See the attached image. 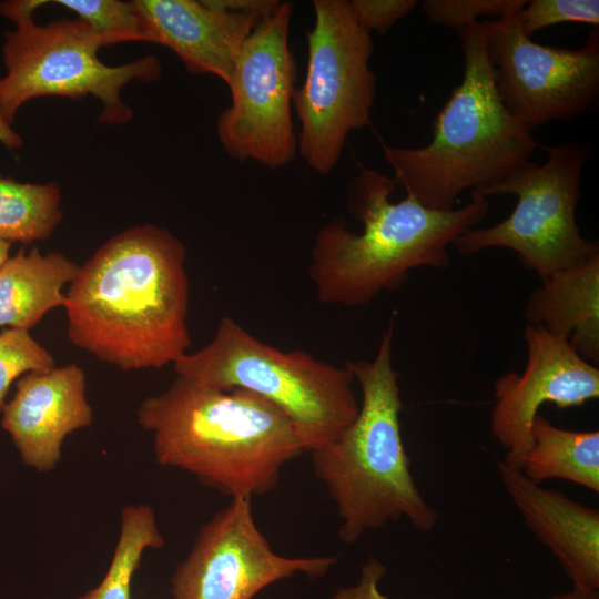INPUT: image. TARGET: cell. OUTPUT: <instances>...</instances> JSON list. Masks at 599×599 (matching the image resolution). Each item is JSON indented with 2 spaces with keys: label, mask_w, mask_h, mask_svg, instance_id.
<instances>
[{
  "label": "cell",
  "mask_w": 599,
  "mask_h": 599,
  "mask_svg": "<svg viewBox=\"0 0 599 599\" xmlns=\"http://www.w3.org/2000/svg\"><path fill=\"white\" fill-rule=\"evenodd\" d=\"M185 258L184 244L153 224L109 238L69 284L70 342L124 372L174 364L191 344Z\"/></svg>",
  "instance_id": "cell-1"
},
{
  "label": "cell",
  "mask_w": 599,
  "mask_h": 599,
  "mask_svg": "<svg viewBox=\"0 0 599 599\" xmlns=\"http://www.w3.org/2000/svg\"><path fill=\"white\" fill-rule=\"evenodd\" d=\"M395 181L362 166L346 194L348 213L363 231L335 217L316 234L308 274L317 300L361 306L384 290H396L410 270L449 265L448 247L489 212L488 197L470 192L460 207L438 211L405 196L393 202Z\"/></svg>",
  "instance_id": "cell-2"
},
{
  "label": "cell",
  "mask_w": 599,
  "mask_h": 599,
  "mask_svg": "<svg viewBox=\"0 0 599 599\" xmlns=\"http://www.w3.org/2000/svg\"><path fill=\"white\" fill-rule=\"evenodd\" d=\"M162 466L195 475L234 498L276 486L282 468L305 450L291 419L270 400L241 388L213 389L176 376L138 407Z\"/></svg>",
  "instance_id": "cell-3"
},
{
  "label": "cell",
  "mask_w": 599,
  "mask_h": 599,
  "mask_svg": "<svg viewBox=\"0 0 599 599\" xmlns=\"http://www.w3.org/2000/svg\"><path fill=\"white\" fill-rule=\"evenodd\" d=\"M393 337L394 317L372 361L345 363L361 387L358 414L336 439L309 451L315 475L336 505L345 544L390 521L407 519L428 532L438 520L414 480L402 437Z\"/></svg>",
  "instance_id": "cell-4"
},
{
  "label": "cell",
  "mask_w": 599,
  "mask_h": 599,
  "mask_svg": "<svg viewBox=\"0 0 599 599\" xmlns=\"http://www.w3.org/2000/svg\"><path fill=\"white\" fill-rule=\"evenodd\" d=\"M456 31L464 75L434 120L432 141L420 148H383L406 196L438 211L455 209L464 191L501 181L541 146L498 95L480 22Z\"/></svg>",
  "instance_id": "cell-5"
},
{
  "label": "cell",
  "mask_w": 599,
  "mask_h": 599,
  "mask_svg": "<svg viewBox=\"0 0 599 599\" xmlns=\"http://www.w3.org/2000/svg\"><path fill=\"white\" fill-rule=\"evenodd\" d=\"M177 376L213 389L250 390L277 406L294 424L306 451L336 439L356 418L354 376L301 351H281L223 317L213 339L182 355Z\"/></svg>",
  "instance_id": "cell-6"
},
{
  "label": "cell",
  "mask_w": 599,
  "mask_h": 599,
  "mask_svg": "<svg viewBox=\"0 0 599 599\" xmlns=\"http://www.w3.org/2000/svg\"><path fill=\"white\" fill-rule=\"evenodd\" d=\"M544 164L528 161L501 181L475 192L481 196H517L512 212L487 229H471L454 243L458 253L471 255L504 247L541 281L586 257L599 253L597 242L586 240L576 221L582 167L590 156L587 146L567 142L540 146Z\"/></svg>",
  "instance_id": "cell-7"
},
{
  "label": "cell",
  "mask_w": 599,
  "mask_h": 599,
  "mask_svg": "<svg viewBox=\"0 0 599 599\" xmlns=\"http://www.w3.org/2000/svg\"><path fill=\"white\" fill-rule=\"evenodd\" d=\"M307 32L308 60L293 105L301 122L297 150L326 175L338 163L351 131L369 124L376 78L369 67L373 40L355 20L347 0H314Z\"/></svg>",
  "instance_id": "cell-8"
},
{
  "label": "cell",
  "mask_w": 599,
  "mask_h": 599,
  "mask_svg": "<svg viewBox=\"0 0 599 599\" xmlns=\"http://www.w3.org/2000/svg\"><path fill=\"white\" fill-rule=\"evenodd\" d=\"M16 27L4 34L7 74L0 79V114L9 124L26 102L45 95H92L102 105L101 122L125 123L132 111L121 99L122 89L133 80L153 82L162 71L154 55L115 67L103 63L99 37L80 19L44 26L29 19Z\"/></svg>",
  "instance_id": "cell-9"
},
{
  "label": "cell",
  "mask_w": 599,
  "mask_h": 599,
  "mask_svg": "<svg viewBox=\"0 0 599 599\" xmlns=\"http://www.w3.org/2000/svg\"><path fill=\"white\" fill-rule=\"evenodd\" d=\"M520 11L480 22L495 87L508 113L531 132L593 111L599 99L598 28L580 49L542 45L524 32Z\"/></svg>",
  "instance_id": "cell-10"
},
{
  "label": "cell",
  "mask_w": 599,
  "mask_h": 599,
  "mask_svg": "<svg viewBox=\"0 0 599 599\" xmlns=\"http://www.w3.org/2000/svg\"><path fill=\"white\" fill-rule=\"evenodd\" d=\"M291 2L253 30L227 84L232 102L217 119L219 140L237 160L278 169L294 160L297 135L292 120L296 63L288 44Z\"/></svg>",
  "instance_id": "cell-11"
},
{
  "label": "cell",
  "mask_w": 599,
  "mask_h": 599,
  "mask_svg": "<svg viewBox=\"0 0 599 599\" xmlns=\"http://www.w3.org/2000/svg\"><path fill=\"white\" fill-rule=\"evenodd\" d=\"M252 498H234L200 529L171 579L172 599H252L268 585L304 573L323 577L334 556L276 554L256 525Z\"/></svg>",
  "instance_id": "cell-12"
},
{
  "label": "cell",
  "mask_w": 599,
  "mask_h": 599,
  "mask_svg": "<svg viewBox=\"0 0 599 599\" xmlns=\"http://www.w3.org/2000/svg\"><path fill=\"white\" fill-rule=\"evenodd\" d=\"M527 364L522 374L509 372L494 387L490 432L507 450L505 463L521 468L532 438L539 408L551 403L558 409L579 407L599 397V369L561 336L540 325L524 329Z\"/></svg>",
  "instance_id": "cell-13"
},
{
  "label": "cell",
  "mask_w": 599,
  "mask_h": 599,
  "mask_svg": "<svg viewBox=\"0 0 599 599\" xmlns=\"http://www.w3.org/2000/svg\"><path fill=\"white\" fill-rule=\"evenodd\" d=\"M1 413L21 460L40 473L53 470L65 437L93 420L83 368L68 364L23 375Z\"/></svg>",
  "instance_id": "cell-14"
},
{
  "label": "cell",
  "mask_w": 599,
  "mask_h": 599,
  "mask_svg": "<svg viewBox=\"0 0 599 599\" xmlns=\"http://www.w3.org/2000/svg\"><path fill=\"white\" fill-rule=\"evenodd\" d=\"M132 3L143 42L171 49L191 73L216 75L226 85L246 39L270 17L229 11L214 0H134Z\"/></svg>",
  "instance_id": "cell-15"
},
{
  "label": "cell",
  "mask_w": 599,
  "mask_h": 599,
  "mask_svg": "<svg viewBox=\"0 0 599 599\" xmlns=\"http://www.w3.org/2000/svg\"><path fill=\"white\" fill-rule=\"evenodd\" d=\"M500 480L525 525L559 560L578 591L599 589V511L546 489L497 459Z\"/></svg>",
  "instance_id": "cell-16"
},
{
  "label": "cell",
  "mask_w": 599,
  "mask_h": 599,
  "mask_svg": "<svg viewBox=\"0 0 599 599\" xmlns=\"http://www.w3.org/2000/svg\"><path fill=\"white\" fill-rule=\"evenodd\" d=\"M528 324L567 338L589 363L599 361V253L555 272L535 288L524 311Z\"/></svg>",
  "instance_id": "cell-17"
},
{
  "label": "cell",
  "mask_w": 599,
  "mask_h": 599,
  "mask_svg": "<svg viewBox=\"0 0 599 599\" xmlns=\"http://www.w3.org/2000/svg\"><path fill=\"white\" fill-rule=\"evenodd\" d=\"M80 265L61 253L21 248L0 270V327L30 331L47 313L63 307L64 285Z\"/></svg>",
  "instance_id": "cell-18"
},
{
  "label": "cell",
  "mask_w": 599,
  "mask_h": 599,
  "mask_svg": "<svg viewBox=\"0 0 599 599\" xmlns=\"http://www.w3.org/2000/svg\"><path fill=\"white\" fill-rule=\"evenodd\" d=\"M520 471L535 484L564 479L599 491V432L569 430L537 415Z\"/></svg>",
  "instance_id": "cell-19"
},
{
  "label": "cell",
  "mask_w": 599,
  "mask_h": 599,
  "mask_svg": "<svg viewBox=\"0 0 599 599\" xmlns=\"http://www.w3.org/2000/svg\"><path fill=\"white\" fill-rule=\"evenodd\" d=\"M57 183H23L0 174V238L23 244L51 236L61 222Z\"/></svg>",
  "instance_id": "cell-20"
},
{
  "label": "cell",
  "mask_w": 599,
  "mask_h": 599,
  "mask_svg": "<svg viewBox=\"0 0 599 599\" xmlns=\"http://www.w3.org/2000/svg\"><path fill=\"white\" fill-rule=\"evenodd\" d=\"M164 545L153 508L145 504L126 505L120 514L119 536L103 579L79 599H131L133 576L143 554Z\"/></svg>",
  "instance_id": "cell-21"
},
{
  "label": "cell",
  "mask_w": 599,
  "mask_h": 599,
  "mask_svg": "<svg viewBox=\"0 0 599 599\" xmlns=\"http://www.w3.org/2000/svg\"><path fill=\"white\" fill-rule=\"evenodd\" d=\"M78 14L99 37L102 47L142 41L140 22L132 1L58 0L50 1Z\"/></svg>",
  "instance_id": "cell-22"
},
{
  "label": "cell",
  "mask_w": 599,
  "mask_h": 599,
  "mask_svg": "<svg viewBox=\"0 0 599 599\" xmlns=\"http://www.w3.org/2000/svg\"><path fill=\"white\" fill-rule=\"evenodd\" d=\"M55 367L51 353L22 328H6L0 333V413L11 384L28 373L47 372Z\"/></svg>",
  "instance_id": "cell-23"
},
{
  "label": "cell",
  "mask_w": 599,
  "mask_h": 599,
  "mask_svg": "<svg viewBox=\"0 0 599 599\" xmlns=\"http://www.w3.org/2000/svg\"><path fill=\"white\" fill-rule=\"evenodd\" d=\"M526 3L525 0H426L422 8L432 23L457 30L478 22L479 17L497 19L520 11Z\"/></svg>",
  "instance_id": "cell-24"
},
{
  "label": "cell",
  "mask_w": 599,
  "mask_h": 599,
  "mask_svg": "<svg viewBox=\"0 0 599 599\" xmlns=\"http://www.w3.org/2000/svg\"><path fill=\"white\" fill-rule=\"evenodd\" d=\"M524 32L537 31L564 22L599 24L598 0H532L519 13Z\"/></svg>",
  "instance_id": "cell-25"
},
{
  "label": "cell",
  "mask_w": 599,
  "mask_h": 599,
  "mask_svg": "<svg viewBox=\"0 0 599 599\" xmlns=\"http://www.w3.org/2000/svg\"><path fill=\"white\" fill-rule=\"evenodd\" d=\"M417 4L415 0H352L349 8L358 26L370 34L386 33Z\"/></svg>",
  "instance_id": "cell-26"
},
{
  "label": "cell",
  "mask_w": 599,
  "mask_h": 599,
  "mask_svg": "<svg viewBox=\"0 0 599 599\" xmlns=\"http://www.w3.org/2000/svg\"><path fill=\"white\" fill-rule=\"evenodd\" d=\"M387 568L375 557H369L361 568V577L354 586L341 588L332 599H388L379 590V581Z\"/></svg>",
  "instance_id": "cell-27"
},
{
  "label": "cell",
  "mask_w": 599,
  "mask_h": 599,
  "mask_svg": "<svg viewBox=\"0 0 599 599\" xmlns=\"http://www.w3.org/2000/svg\"><path fill=\"white\" fill-rule=\"evenodd\" d=\"M47 0H10L0 2V16L18 22L32 19L33 13L42 6L48 4Z\"/></svg>",
  "instance_id": "cell-28"
},
{
  "label": "cell",
  "mask_w": 599,
  "mask_h": 599,
  "mask_svg": "<svg viewBox=\"0 0 599 599\" xmlns=\"http://www.w3.org/2000/svg\"><path fill=\"white\" fill-rule=\"evenodd\" d=\"M0 143L8 149H18L22 145V138L12 129L0 114Z\"/></svg>",
  "instance_id": "cell-29"
},
{
  "label": "cell",
  "mask_w": 599,
  "mask_h": 599,
  "mask_svg": "<svg viewBox=\"0 0 599 599\" xmlns=\"http://www.w3.org/2000/svg\"><path fill=\"white\" fill-rule=\"evenodd\" d=\"M549 599H599L598 591H578L572 589L568 592L552 595Z\"/></svg>",
  "instance_id": "cell-30"
},
{
  "label": "cell",
  "mask_w": 599,
  "mask_h": 599,
  "mask_svg": "<svg viewBox=\"0 0 599 599\" xmlns=\"http://www.w3.org/2000/svg\"><path fill=\"white\" fill-rule=\"evenodd\" d=\"M10 244L11 243L0 238V270L10 257L9 256Z\"/></svg>",
  "instance_id": "cell-31"
}]
</instances>
